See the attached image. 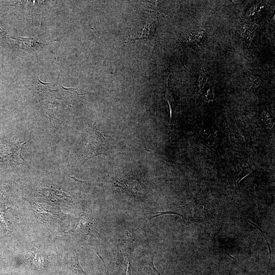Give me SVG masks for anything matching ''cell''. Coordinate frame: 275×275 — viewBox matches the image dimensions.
<instances>
[{
  "label": "cell",
  "instance_id": "cell-1",
  "mask_svg": "<svg viewBox=\"0 0 275 275\" xmlns=\"http://www.w3.org/2000/svg\"><path fill=\"white\" fill-rule=\"evenodd\" d=\"M88 135L87 142L77 153L75 163L82 164L91 157L101 154L106 148V138L94 124Z\"/></svg>",
  "mask_w": 275,
  "mask_h": 275
},
{
  "label": "cell",
  "instance_id": "cell-4",
  "mask_svg": "<svg viewBox=\"0 0 275 275\" xmlns=\"http://www.w3.org/2000/svg\"><path fill=\"white\" fill-rule=\"evenodd\" d=\"M153 28V23L151 22H147L142 28L141 31L139 35H137L135 37L130 39L131 40L134 41L135 40L142 39L149 37L151 34V29Z\"/></svg>",
  "mask_w": 275,
  "mask_h": 275
},
{
  "label": "cell",
  "instance_id": "cell-8",
  "mask_svg": "<svg viewBox=\"0 0 275 275\" xmlns=\"http://www.w3.org/2000/svg\"><path fill=\"white\" fill-rule=\"evenodd\" d=\"M248 80L251 83V87H258L260 85L261 83V81L259 78L255 77L252 75L249 77Z\"/></svg>",
  "mask_w": 275,
  "mask_h": 275
},
{
  "label": "cell",
  "instance_id": "cell-2",
  "mask_svg": "<svg viewBox=\"0 0 275 275\" xmlns=\"http://www.w3.org/2000/svg\"><path fill=\"white\" fill-rule=\"evenodd\" d=\"M27 142L19 143L14 142L4 146L2 151H0V162L5 164L12 166L22 164L24 161L21 156L23 146Z\"/></svg>",
  "mask_w": 275,
  "mask_h": 275
},
{
  "label": "cell",
  "instance_id": "cell-6",
  "mask_svg": "<svg viewBox=\"0 0 275 275\" xmlns=\"http://www.w3.org/2000/svg\"><path fill=\"white\" fill-rule=\"evenodd\" d=\"M74 275H86L79 264L78 255L76 254H74Z\"/></svg>",
  "mask_w": 275,
  "mask_h": 275
},
{
  "label": "cell",
  "instance_id": "cell-3",
  "mask_svg": "<svg viewBox=\"0 0 275 275\" xmlns=\"http://www.w3.org/2000/svg\"><path fill=\"white\" fill-rule=\"evenodd\" d=\"M9 208V205L7 200L0 195V222L7 229L8 228L5 216L6 211Z\"/></svg>",
  "mask_w": 275,
  "mask_h": 275
},
{
  "label": "cell",
  "instance_id": "cell-5",
  "mask_svg": "<svg viewBox=\"0 0 275 275\" xmlns=\"http://www.w3.org/2000/svg\"><path fill=\"white\" fill-rule=\"evenodd\" d=\"M167 87L166 88V98L169 105L170 109V119H171L172 117V114L175 109L176 103L174 100L171 91L169 87L168 80H167Z\"/></svg>",
  "mask_w": 275,
  "mask_h": 275
},
{
  "label": "cell",
  "instance_id": "cell-7",
  "mask_svg": "<svg viewBox=\"0 0 275 275\" xmlns=\"http://www.w3.org/2000/svg\"><path fill=\"white\" fill-rule=\"evenodd\" d=\"M262 118L263 121L268 126L272 127L274 124L273 118L265 109L262 112Z\"/></svg>",
  "mask_w": 275,
  "mask_h": 275
}]
</instances>
